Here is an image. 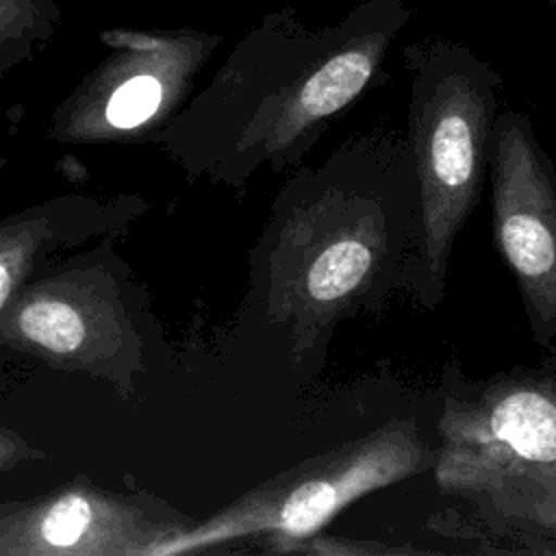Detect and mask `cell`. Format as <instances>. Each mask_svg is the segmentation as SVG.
<instances>
[{
  "mask_svg": "<svg viewBox=\"0 0 556 556\" xmlns=\"http://www.w3.org/2000/svg\"><path fill=\"white\" fill-rule=\"evenodd\" d=\"M410 15L404 0H363L324 26H308L293 7L265 13L217 78L219 91L248 113L243 148L278 174L300 163L374 85Z\"/></svg>",
  "mask_w": 556,
  "mask_h": 556,
  "instance_id": "obj_1",
  "label": "cell"
},
{
  "mask_svg": "<svg viewBox=\"0 0 556 556\" xmlns=\"http://www.w3.org/2000/svg\"><path fill=\"white\" fill-rule=\"evenodd\" d=\"M285 198L271 254V313L300 358L339 319L384 295L404 250L415 248V224H400L389 191L337 174L332 161L308 178V189Z\"/></svg>",
  "mask_w": 556,
  "mask_h": 556,
  "instance_id": "obj_2",
  "label": "cell"
},
{
  "mask_svg": "<svg viewBox=\"0 0 556 556\" xmlns=\"http://www.w3.org/2000/svg\"><path fill=\"white\" fill-rule=\"evenodd\" d=\"M402 56L410 74L408 156L417 202L410 278L432 306L454 241L482 193L502 76L467 43L441 37L413 41Z\"/></svg>",
  "mask_w": 556,
  "mask_h": 556,
  "instance_id": "obj_3",
  "label": "cell"
},
{
  "mask_svg": "<svg viewBox=\"0 0 556 556\" xmlns=\"http://www.w3.org/2000/svg\"><path fill=\"white\" fill-rule=\"evenodd\" d=\"M432 467L443 493L556 543V382L508 374L450 393Z\"/></svg>",
  "mask_w": 556,
  "mask_h": 556,
  "instance_id": "obj_4",
  "label": "cell"
},
{
  "mask_svg": "<svg viewBox=\"0 0 556 556\" xmlns=\"http://www.w3.org/2000/svg\"><path fill=\"white\" fill-rule=\"evenodd\" d=\"M434 452L413 419L400 417L365 437L280 471L202 530L204 541L263 536L278 554L308 539L354 500L432 467Z\"/></svg>",
  "mask_w": 556,
  "mask_h": 556,
  "instance_id": "obj_5",
  "label": "cell"
},
{
  "mask_svg": "<svg viewBox=\"0 0 556 556\" xmlns=\"http://www.w3.org/2000/svg\"><path fill=\"white\" fill-rule=\"evenodd\" d=\"M493 243L519 289L532 337H556V172L532 122L500 111L489 146Z\"/></svg>",
  "mask_w": 556,
  "mask_h": 556,
  "instance_id": "obj_6",
  "label": "cell"
},
{
  "mask_svg": "<svg viewBox=\"0 0 556 556\" xmlns=\"http://www.w3.org/2000/svg\"><path fill=\"white\" fill-rule=\"evenodd\" d=\"M59 24V0H0V72L48 41Z\"/></svg>",
  "mask_w": 556,
  "mask_h": 556,
  "instance_id": "obj_7",
  "label": "cell"
},
{
  "mask_svg": "<svg viewBox=\"0 0 556 556\" xmlns=\"http://www.w3.org/2000/svg\"><path fill=\"white\" fill-rule=\"evenodd\" d=\"M20 330L52 352H72L85 337L78 313L59 300H35L26 304L20 313Z\"/></svg>",
  "mask_w": 556,
  "mask_h": 556,
  "instance_id": "obj_8",
  "label": "cell"
},
{
  "mask_svg": "<svg viewBox=\"0 0 556 556\" xmlns=\"http://www.w3.org/2000/svg\"><path fill=\"white\" fill-rule=\"evenodd\" d=\"M93 523V508L80 495L59 500L41 519V536L52 547H72L85 539Z\"/></svg>",
  "mask_w": 556,
  "mask_h": 556,
  "instance_id": "obj_9",
  "label": "cell"
},
{
  "mask_svg": "<svg viewBox=\"0 0 556 556\" xmlns=\"http://www.w3.org/2000/svg\"><path fill=\"white\" fill-rule=\"evenodd\" d=\"M22 265H24V250L20 245L0 248V306L11 293V287L15 285Z\"/></svg>",
  "mask_w": 556,
  "mask_h": 556,
  "instance_id": "obj_10",
  "label": "cell"
},
{
  "mask_svg": "<svg viewBox=\"0 0 556 556\" xmlns=\"http://www.w3.org/2000/svg\"><path fill=\"white\" fill-rule=\"evenodd\" d=\"M547 2H549V4H552V7H556V0H547Z\"/></svg>",
  "mask_w": 556,
  "mask_h": 556,
  "instance_id": "obj_11",
  "label": "cell"
}]
</instances>
